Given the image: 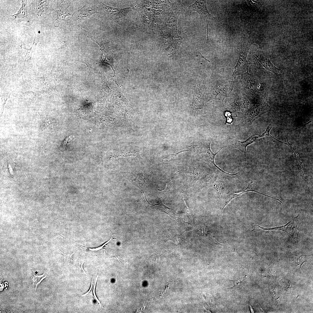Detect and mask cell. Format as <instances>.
I'll list each match as a JSON object with an SVG mask.
<instances>
[{"label": "cell", "mask_w": 313, "mask_h": 313, "mask_svg": "<svg viewBox=\"0 0 313 313\" xmlns=\"http://www.w3.org/2000/svg\"><path fill=\"white\" fill-rule=\"evenodd\" d=\"M211 141L208 140L206 141L201 146L199 152V155L201 161L209 165L214 170L220 173H224L230 175H234L235 174H230L223 171L216 164L214 161L215 156L219 151L223 148L226 147L225 146L221 148L216 153H214L212 151L210 145Z\"/></svg>", "instance_id": "7a4b0ae2"}, {"label": "cell", "mask_w": 313, "mask_h": 313, "mask_svg": "<svg viewBox=\"0 0 313 313\" xmlns=\"http://www.w3.org/2000/svg\"><path fill=\"white\" fill-rule=\"evenodd\" d=\"M94 10L90 7L85 6L78 10L74 15L75 19H85L95 13Z\"/></svg>", "instance_id": "8fae6325"}, {"label": "cell", "mask_w": 313, "mask_h": 313, "mask_svg": "<svg viewBox=\"0 0 313 313\" xmlns=\"http://www.w3.org/2000/svg\"><path fill=\"white\" fill-rule=\"evenodd\" d=\"M71 14L69 12L65 10H60L54 11L53 12L54 21L56 23H58L64 21L66 17Z\"/></svg>", "instance_id": "4fadbf2b"}, {"label": "cell", "mask_w": 313, "mask_h": 313, "mask_svg": "<svg viewBox=\"0 0 313 313\" xmlns=\"http://www.w3.org/2000/svg\"><path fill=\"white\" fill-rule=\"evenodd\" d=\"M272 127V126L270 124L267 128L265 131L263 133L259 135L260 137L261 138L265 136H270L271 137L275 139V138L271 136L270 134V132L271 130Z\"/></svg>", "instance_id": "e0dca14e"}, {"label": "cell", "mask_w": 313, "mask_h": 313, "mask_svg": "<svg viewBox=\"0 0 313 313\" xmlns=\"http://www.w3.org/2000/svg\"><path fill=\"white\" fill-rule=\"evenodd\" d=\"M257 59L259 64L267 70L277 76L281 74V70L276 68L271 63L268 55H260Z\"/></svg>", "instance_id": "52a82bcc"}, {"label": "cell", "mask_w": 313, "mask_h": 313, "mask_svg": "<svg viewBox=\"0 0 313 313\" xmlns=\"http://www.w3.org/2000/svg\"><path fill=\"white\" fill-rule=\"evenodd\" d=\"M161 28L157 40V45L170 56L178 49L181 43V39H174L163 26Z\"/></svg>", "instance_id": "6da1fadb"}, {"label": "cell", "mask_w": 313, "mask_h": 313, "mask_svg": "<svg viewBox=\"0 0 313 313\" xmlns=\"http://www.w3.org/2000/svg\"><path fill=\"white\" fill-rule=\"evenodd\" d=\"M83 264H84V262H83L82 263V264H81V265H79V268H80V270L82 272H83V273H84L85 274H86V275L87 276H88L87 274H86L85 272V271L84 270V269H83Z\"/></svg>", "instance_id": "603a6c76"}, {"label": "cell", "mask_w": 313, "mask_h": 313, "mask_svg": "<svg viewBox=\"0 0 313 313\" xmlns=\"http://www.w3.org/2000/svg\"><path fill=\"white\" fill-rule=\"evenodd\" d=\"M243 279L242 277H240L239 279H237L236 280H234V285L233 287H230V288H232L233 287L240 284V283L242 282Z\"/></svg>", "instance_id": "44dd1931"}, {"label": "cell", "mask_w": 313, "mask_h": 313, "mask_svg": "<svg viewBox=\"0 0 313 313\" xmlns=\"http://www.w3.org/2000/svg\"><path fill=\"white\" fill-rule=\"evenodd\" d=\"M73 138V137H72L71 136H70L68 137L63 142V145L64 146L65 145L67 144L70 141H71Z\"/></svg>", "instance_id": "7402d4cb"}, {"label": "cell", "mask_w": 313, "mask_h": 313, "mask_svg": "<svg viewBox=\"0 0 313 313\" xmlns=\"http://www.w3.org/2000/svg\"><path fill=\"white\" fill-rule=\"evenodd\" d=\"M33 275L32 277V284L33 287L35 286V290H36L38 285L46 277V276H44V274L41 275H36L34 273V271H33Z\"/></svg>", "instance_id": "9a60e30c"}, {"label": "cell", "mask_w": 313, "mask_h": 313, "mask_svg": "<svg viewBox=\"0 0 313 313\" xmlns=\"http://www.w3.org/2000/svg\"><path fill=\"white\" fill-rule=\"evenodd\" d=\"M252 183V181H251L249 183L247 187L242 190L236 192H233L232 193H230L228 194H227L226 195H224V196H223V198L224 201V205L223 208L222 209H223L224 208V207L226 205H227L228 203L232 199L235 197L239 196L240 195L248 192H254L262 194L268 197L270 196L269 195L265 194L263 193L259 192L258 191H256L255 190H252V189H251V184Z\"/></svg>", "instance_id": "30bf717a"}, {"label": "cell", "mask_w": 313, "mask_h": 313, "mask_svg": "<svg viewBox=\"0 0 313 313\" xmlns=\"http://www.w3.org/2000/svg\"><path fill=\"white\" fill-rule=\"evenodd\" d=\"M177 17L173 15H170L163 26L171 34L174 39L181 37L178 34L177 29Z\"/></svg>", "instance_id": "9c48e42d"}, {"label": "cell", "mask_w": 313, "mask_h": 313, "mask_svg": "<svg viewBox=\"0 0 313 313\" xmlns=\"http://www.w3.org/2000/svg\"><path fill=\"white\" fill-rule=\"evenodd\" d=\"M101 7L105 17L119 23L125 19L128 13L132 10L131 7L118 8L110 7L101 3Z\"/></svg>", "instance_id": "3957f363"}, {"label": "cell", "mask_w": 313, "mask_h": 313, "mask_svg": "<svg viewBox=\"0 0 313 313\" xmlns=\"http://www.w3.org/2000/svg\"><path fill=\"white\" fill-rule=\"evenodd\" d=\"M294 219L290 221L285 225L279 227L271 228H264L259 225L257 226L261 229L266 230H280L285 232L294 239L297 232V225Z\"/></svg>", "instance_id": "ba28073f"}, {"label": "cell", "mask_w": 313, "mask_h": 313, "mask_svg": "<svg viewBox=\"0 0 313 313\" xmlns=\"http://www.w3.org/2000/svg\"><path fill=\"white\" fill-rule=\"evenodd\" d=\"M193 103L195 107L198 108H201L203 107L204 104L203 97L200 93L194 95Z\"/></svg>", "instance_id": "5bb4252c"}, {"label": "cell", "mask_w": 313, "mask_h": 313, "mask_svg": "<svg viewBox=\"0 0 313 313\" xmlns=\"http://www.w3.org/2000/svg\"><path fill=\"white\" fill-rule=\"evenodd\" d=\"M93 281H92V279L91 282V286H90V289H89V290L88 291V292H87L86 293H85L84 294L82 295V296H86V295H91L92 296H93V295L92 294V289L93 288Z\"/></svg>", "instance_id": "ffe728a7"}, {"label": "cell", "mask_w": 313, "mask_h": 313, "mask_svg": "<svg viewBox=\"0 0 313 313\" xmlns=\"http://www.w3.org/2000/svg\"><path fill=\"white\" fill-rule=\"evenodd\" d=\"M261 138L259 135H253L244 141H240L232 138H230L231 145L232 147L240 150L246 153L247 147L249 145L256 142Z\"/></svg>", "instance_id": "8992f818"}, {"label": "cell", "mask_w": 313, "mask_h": 313, "mask_svg": "<svg viewBox=\"0 0 313 313\" xmlns=\"http://www.w3.org/2000/svg\"><path fill=\"white\" fill-rule=\"evenodd\" d=\"M22 6L17 13L13 15L15 18L20 19H29L28 12L27 1L22 0Z\"/></svg>", "instance_id": "7c38bea8"}, {"label": "cell", "mask_w": 313, "mask_h": 313, "mask_svg": "<svg viewBox=\"0 0 313 313\" xmlns=\"http://www.w3.org/2000/svg\"><path fill=\"white\" fill-rule=\"evenodd\" d=\"M249 49V46L247 44L241 43L239 46V59L232 76L241 75L248 72L249 64L246 57Z\"/></svg>", "instance_id": "277c9868"}, {"label": "cell", "mask_w": 313, "mask_h": 313, "mask_svg": "<svg viewBox=\"0 0 313 313\" xmlns=\"http://www.w3.org/2000/svg\"><path fill=\"white\" fill-rule=\"evenodd\" d=\"M188 8L190 13V20L191 13L193 11L197 12L201 19L206 20L207 25L208 19H212L214 18L208 10L205 0H196L193 4L189 6Z\"/></svg>", "instance_id": "5b68a950"}, {"label": "cell", "mask_w": 313, "mask_h": 313, "mask_svg": "<svg viewBox=\"0 0 313 313\" xmlns=\"http://www.w3.org/2000/svg\"><path fill=\"white\" fill-rule=\"evenodd\" d=\"M98 277V276H97V277H96V279H95V281L94 284V286H93V297L94 298V299L98 303H99V305H100L101 307H103L102 306V304H101V303L100 302V301H99V300L97 298V296H96V293H95V287H96V283H97V280Z\"/></svg>", "instance_id": "ac0fdd59"}, {"label": "cell", "mask_w": 313, "mask_h": 313, "mask_svg": "<svg viewBox=\"0 0 313 313\" xmlns=\"http://www.w3.org/2000/svg\"><path fill=\"white\" fill-rule=\"evenodd\" d=\"M112 239V237H111V239L109 240H108V241H107L103 245H102L100 246L99 247H97V248H86V247H84L83 246H81V245H80L81 246H82V247H83L84 248H86L88 249L89 250H90V251H98V250H101V249H102L105 245L106 244H107Z\"/></svg>", "instance_id": "d6986e66"}, {"label": "cell", "mask_w": 313, "mask_h": 313, "mask_svg": "<svg viewBox=\"0 0 313 313\" xmlns=\"http://www.w3.org/2000/svg\"><path fill=\"white\" fill-rule=\"evenodd\" d=\"M60 250L62 252V254H61L63 255L64 257V261H66L69 263L74 264V262L72 258V256L74 254V253H73L72 254H67L63 252L61 250Z\"/></svg>", "instance_id": "2e32d148"}]
</instances>
